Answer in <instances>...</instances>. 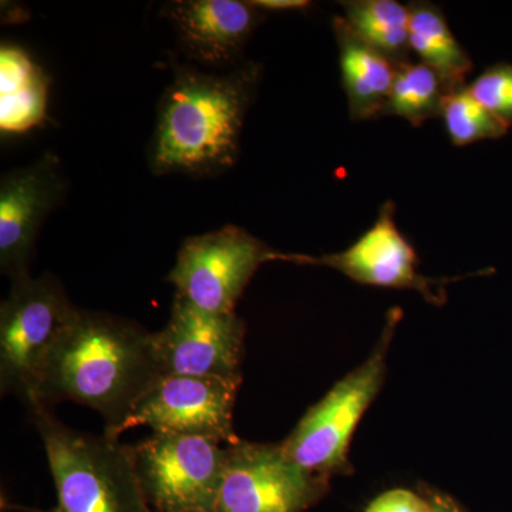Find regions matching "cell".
<instances>
[{"label":"cell","instance_id":"obj_16","mask_svg":"<svg viewBox=\"0 0 512 512\" xmlns=\"http://www.w3.org/2000/svg\"><path fill=\"white\" fill-rule=\"evenodd\" d=\"M410 13V50L420 63L430 67L447 92L466 86L473 60L461 46L439 6L430 2H412Z\"/></svg>","mask_w":512,"mask_h":512},{"label":"cell","instance_id":"obj_24","mask_svg":"<svg viewBox=\"0 0 512 512\" xmlns=\"http://www.w3.org/2000/svg\"><path fill=\"white\" fill-rule=\"evenodd\" d=\"M185 512H212L208 510H192V511H185Z\"/></svg>","mask_w":512,"mask_h":512},{"label":"cell","instance_id":"obj_17","mask_svg":"<svg viewBox=\"0 0 512 512\" xmlns=\"http://www.w3.org/2000/svg\"><path fill=\"white\" fill-rule=\"evenodd\" d=\"M342 6L357 35L394 63L409 62V6L396 0H350Z\"/></svg>","mask_w":512,"mask_h":512},{"label":"cell","instance_id":"obj_21","mask_svg":"<svg viewBox=\"0 0 512 512\" xmlns=\"http://www.w3.org/2000/svg\"><path fill=\"white\" fill-rule=\"evenodd\" d=\"M366 512H433V508L412 491L392 490L377 497Z\"/></svg>","mask_w":512,"mask_h":512},{"label":"cell","instance_id":"obj_6","mask_svg":"<svg viewBox=\"0 0 512 512\" xmlns=\"http://www.w3.org/2000/svg\"><path fill=\"white\" fill-rule=\"evenodd\" d=\"M276 254L247 229L227 225L185 239L167 281L175 296L201 311L235 313L252 276Z\"/></svg>","mask_w":512,"mask_h":512},{"label":"cell","instance_id":"obj_5","mask_svg":"<svg viewBox=\"0 0 512 512\" xmlns=\"http://www.w3.org/2000/svg\"><path fill=\"white\" fill-rule=\"evenodd\" d=\"M52 274L12 282L0 306V392L28 406L50 353L79 315Z\"/></svg>","mask_w":512,"mask_h":512},{"label":"cell","instance_id":"obj_15","mask_svg":"<svg viewBox=\"0 0 512 512\" xmlns=\"http://www.w3.org/2000/svg\"><path fill=\"white\" fill-rule=\"evenodd\" d=\"M49 77L25 50L3 45L0 49V130L20 134L47 117Z\"/></svg>","mask_w":512,"mask_h":512},{"label":"cell","instance_id":"obj_18","mask_svg":"<svg viewBox=\"0 0 512 512\" xmlns=\"http://www.w3.org/2000/svg\"><path fill=\"white\" fill-rule=\"evenodd\" d=\"M446 86L439 76L420 62L397 64L396 77L383 116L400 117L414 127L441 116Z\"/></svg>","mask_w":512,"mask_h":512},{"label":"cell","instance_id":"obj_20","mask_svg":"<svg viewBox=\"0 0 512 512\" xmlns=\"http://www.w3.org/2000/svg\"><path fill=\"white\" fill-rule=\"evenodd\" d=\"M467 89L495 119L512 127V64L488 67Z\"/></svg>","mask_w":512,"mask_h":512},{"label":"cell","instance_id":"obj_14","mask_svg":"<svg viewBox=\"0 0 512 512\" xmlns=\"http://www.w3.org/2000/svg\"><path fill=\"white\" fill-rule=\"evenodd\" d=\"M333 32L350 119H380L392 90L397 64L357 35L343 16L333 18Z\"/></svg>","mask_w":512,"mask_h":512},{"label":"cell","instance_id":"obj_4","mask_svg":"<svg viewBox=\"0 0 512 512\" xmlns=\"http://www.w3.org/2000/svg\"><path fill=\"white\" fill-rule=\"evenodd\" d=\"M400 318L399 309L389 312L372 355L339 380L282 441V450L298 466L325 477L348 471L350 440L382 389L387 352Z\"/></svg>","mask_w":512,"mask_h":512},{"label":"cell","instance_id":"obj_22","mask_svg":"<svg viewBox=\"0 0 512 512\" xmlns=\"http://www.w3.org/2000/svg\"><path fill=\"white\" fill-rule=\"evenodd\" d=\"M256 9L271 10V12H286V10H305L311 8L312 3L308 0H252Z\"/></svg>","mask_w":512,"mask_h":512},{"label":"cell","instance_id":"obj_8","mask_svg":"<svg viewBox=\"0 0 512 512\" xmlns=\"http://www.w3.org/2000/svg\"><path fill=\"white\" fill-rule=\"evenodd\" d=\"M328 477L311 473L279 444L238 441L225 463L212 512H302L323 493Z\"/></svg>","mask_w":512,"mask_h":512},{"label":"cell","instance_id":"obj_2","mask_svg":"<svg viewBox=\"0 0 512 512\" xmlns=\"http://www.w3.org/2000/svg\"><path fill=\"white\" fill-rule=\"evenodd\" d=\"M259 79L261 66L252 62L227 74L177 67L158 104L153 173L204 178L234 167Z\"/></svg>","mask_w":512,"mask_h":512},{"label":"cell","instance_id":"obj_23","mask_svg":"<svg viewBox=\"0 0 512 512\" xmlns=\"http://www.w3.org/2000/svg\"><path fill=\"white\" fill-rule=\"evenodd\" d=\"M431 508H433V512H458L456 508L453 507V505L444 503V501L440 500V498H437L434 503H431Z\"/></svg>","mask_w":512,"mask_h":512},{"label":"cell","instance_id":"obj_13","mask_svg":"<svg viewBox=\"0 0 512 512\" xmlns=\"http://www.w3.org/2000/svg\"><path fill=\"white\" fill-rule=\"evenodd\" d=\"M164 10L184 52L212 67L237 62L265 16L241 0H175Z\"/></svg>","mask_w":512,"mask_h":512},{"label":"cell","instance_id":"obj_1","mask_svg":"<svg viewBox=\"0 0 512 512\" xmlns=\"http://www.w3.org/2000/svg\"><path fill=\"white\" fill-rule=\"evenodd\" d=\"M164 376L153 333L110 313L80 311L50 353L29 407L70 400L96 410L120 439L140 400Z\"/></svg>","mask_w":512,"mask_h":512},{"label":"cell","instance_id":"obj_12","mask_svg":"<svg viewBox=\"0 0 512 512\" xmlns=\"http://www.w3.org/2000/svg\"><path fill=\"white\" fill-rule=\"evenodd\" d=\"M66 192L59 158L46 153L0 181V271L10 282L30 276L40 228Z\"/></svg>","mask_w":512,"mask_h":512},{"label":"cell","instance_id":"obj_3","mask_svg":"<svg viewBox=\"0 0 512 512\" xmlns=\"http://www.w3.org/2000/svg\"><path fill=\"white\" fill-rule=\"evenodd\" d=\"M29 412L55 480L57 512H148L133 446L72 429L42 404Z\"/></svg>","mask_w":512,"mask_h":512},{"label":"cell","instance_id":"obj_19","mask_svg":"<svg viewBox=\"0 0 512 512\" xmlns=\"http://www.w3.org/2000/svg\"><path fill=\"white\" fill-rule=\"evenodd\" d=\"M440 117L451 143L458 147L495 140L504 137L510 130L471 96L467 86L458 87L446 94Z\"/></svg>","mask_w":512,"mask_h":512},{"label":"cell","instance_id":"obj_7","mask_svg":"<svg viewBox=\"0 0 512 512\" xmlns=\"http://www.w3.org/2000/svg\"><path fill=\"white\" fill-rule=\"evenodd\" d=\"M220 441L153 433L133 446L144 497L158 512L212 510L225 463Z\"/></svg>","mask_w":512,"mask_h":512},{"label":"cell","instance_id":"obj_11","mask_svg":"<svg viewBox=\"0 0 512 512\" xmlns=\"http://www.w3.org/2000/svg\"><path fill=\"white\" fill-rule=\"evenodd\" d=\"M275 261L326 266L359 284L410 289L436 305L446 301L444 289L441 288L446 281L420 274L416 251L397 227L393 201L384 202L375 224L345 251L320 256L278 252Z\"/></svg>","mask_w":512,"mask_h":512},{"label":"cell","instance_id":"obj_10","mask_svg":"<svg viewBox=\"0 0 512 512\" xmlns=\"http://www.w3.org/2000/svg\"><path fill=\"white\" fill-rule=\"evenodd\" d=\"M245 333L237 313H208L175 296L170 319L153 340L164 376L242 382Z\"/></svg>","mask_w":512,"mask_h":512},{"label":"cell","instance_id":"obj_9","mask_svg":"<svg viewBox=\"0 0 512 512\" xmlns=\"http://www.w3.org/2000/svg\"><path fill=\"white\" fill-rule=\"evenodd\" d=\"M238 380L165 375L137 404L124 431L147 426L153 433L205 437L220 443L241 441L234 429Z\"/></svg>","mask_w":512,"mask_h":512}]
</instances>
